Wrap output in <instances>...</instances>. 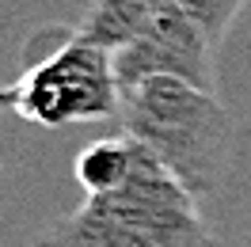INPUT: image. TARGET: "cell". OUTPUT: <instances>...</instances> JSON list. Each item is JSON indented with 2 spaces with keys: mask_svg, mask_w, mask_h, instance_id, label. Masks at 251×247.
<instances>
[{
  "mask_svg": "<svg viewBox=\"0 0 251 247\" xmlns=\"http://www.w3.org/2000/svg\"><path fill=\"white\" fill-rule=\"evenodd\" d=\"M217 42L172 0L145 31H137L122 49H114L118 88L126 92L141 80L172 76L217 92Z\"/></svg>",
  "mask_w": 251,
  "mask_h": 247,
  "instance_id": "obj_4",
  "label": "cell"
},
{
  "mask_svg": "<svg viewBox=\"0 0 251 247\" xmlns=\"http://www.w3.org/2000/svg\"><path fill=\"white\" fill-rule=\"evenodd\" d=\"M137 152H141V145L129 137V133L92 141V145L76 156L73 175H76V183L84 186V194H110V190H118V186L129 179V171L137 164Z\"/></svg>",
  "mask_w": 251,
  "mask_h": 247,
  "instance_id": "obj_6",
  "label": "cell"
},
{
  "mask_svg": "<svg viewBox=\"0 0 251 247\" xmlns=\"http://www.w3.org/2000/svg\"><path fill=\"white\" fill-rule=\"evenodd\" d=\"M12 99H16V92H12V88H4V84H0V110H8V107H12Z\"/></svg>",
  "mask_w": 251,
  "mask_h": 247,
  "instance_id": "obj_8",
  "label": "cell"
},
{
  "mask_svg": "<svg viewBox=\"0 0 251 247\" xmlns=\"http://www.w3.org/2000/svg\"><path fill=\"white\" fill-rule=\"evenodd\" d=\"M19 84H12V110L38 129H65L84 122H107L122 114V88L114 53L80 38L76 27H57L31 38V53Z\"/></svg>",
  "mask_w": 251,
  "mask_h": 247,
  "instance_id": "obj_3",
  "label": "cell"
},
{
  "mask_svg": "<svg viewBox=\"0 0 251 247\" xmlns=\"http://www.w3.org/2000/svg\"><path fill=\"white\" fill-rule=\"evenodd\" d=\"M175 4L221 46V42L228 38V31H232V23L240 19V12H244L248 0H175Z\"/></svg>",
  "mask_w": 251,
  "mask_h": 247,
  "instance_id": "obj_7",
  "label": "cell"
},
{
  "mask_svg": "<svg viewBox=\"0 0 251 247\" xmlns=\"http://www.w3.org/2000/svg\"><path fill=\"white\" fill-rule=\"evenodd\" d=\"M172 0H92V8L76 23V34L103 49H122L137 31H145Z\"/></svg>",
  "mask_w": 251,
  "mask_h": 247,
  "instance_id": "obj_5",
  "label": "cell"
},
{
  "mask_svg": "<svg viewBox=\"0 0 251 247\" xmlns=\"http://www.w3.org/2000/svg\"><path fill=\"white\" fill-rule=\"evenodd\" d=\"M126 133L156 156L179 186L202 201L217 194L236 148V122L217 92L187 80L152 76L122 92Z\"/></svg>",
  "mask_w": 251,
  "mask_h": 247,
  "instance_id": "obj_2",
  "label": "cell"
},
{
  "mask_svg": "<svg viewBox=\"0 0 251 247\" xmlns=\"http://www.w3.org/2000/svg\"><path fill=\"white\" fill-rule=\"evenodd\" d=\"M31 247H221L198 198L141 145L118 190L84 194L73 213L50 221Z\"/></svg>",
  "mask_w": 251,
  "mask_h": 247,
  "instance_id": "obj_1",
  "label": "cell"
}]
</instances>
